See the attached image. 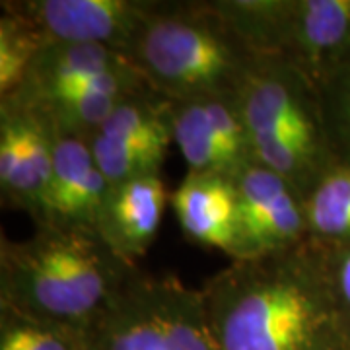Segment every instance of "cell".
<instances>
[{"label": "cell", "mask_w": 350, "mask_h": 350, "mask_svg": "<svg viewBox=\"0 0 350 350\" xmlns=\"http://www.w3.org/2000/svg\"><path fill=\"white\" fill-rule=\"evenodd\" d=\"M238 251L236 259H255L310 239L306 200L284 177L251 162L236 177Z\"/></svg>", "instance_id": "8"}, {"label": "cell", "mask_w": 350, "mask_h": 350, "mask_svg": "<svg viewBox=\"0 0 350 350\" xmlns=\"http://www.w3.org/2000/svg\"><path fill=\"white\" fill-rule=\"evenodd\" d=\"M174 135L187 174L234 179L253 162L238 96L174 101Z\"/></svg>", "instance_id": "10"}, {"label": "cell", "mask_w": 350, "mask_h": 350, "mask_svg": "<svg viewBox=\"0 0 350 350\" xmlns=\"http://www.w3.org/2000/svg\"><path fill=\"white\" fill-rule=\"evenodd\" d=\"M0 350H25L18 327L6 313H0Z\"/></svg>", "instance_id": "22"}, {"label": "cell", "mask_w": 350, "mask_h": 350, "mask_svg": "<svg viewBox=\"0 0 350 350\" xmlns=\"http://www.w3.org/2000/svg\"><path fill=\"white\" fill-rule=\"evenodd\" d=\"M125 55L172 101L238 96L259 59L211 0H158Z\"/></svg>", "instance_id": "3"}, {"label": "cell", "mask_w": 350, "mask_h": 350, "mask_svg": "<svg viewBox=\"0 0 350 350\" xmlns=\"http://www.w3.org/2000/svg\"><path fill=\"white\" fill-rule=\"evenodd\" d=\"M185 238L204 250L222 251L236 259L238 206L234 179L218 174H187L170 197Z\"/></svg>", "instance_id": "15"}, {"label": "cell", "mask_w": 350, "mask_h": 350, "mask_svg": "<svg viewBox=\"0 0 350 350\" xmlns=\"http://www.w3.org/2000/svg\"><path fill=\"white\" fill-rule=\"evenodd\" d=\"M315 241V239H313ZM323 265H325L329 286L337 301L338 313L345 321L350 337V241L342 243H321Z\"/></svg>", "instance_id": "20"}, {"label": "cell", "mask_w": 350, "mask_h": 350, "mask_svg": "<svg viewBox=\"0 0 350 350\" xmlns=\"http://www.w3.org/2000/svg\"><path fill=\"white\" fill-rule=\"evenodd\" d=\"M10 315V313H6ZM20 331L25 350H84L92 335H80L70 329L31 323L10 315Z\"/></svg>", "instance_id": "21"}, {"label": "cell", "mask_w": 350, "mask_h": 350, "mask_svg": "<svg viewBox=\"0 0 350 350\" xmlns=\"http://www.w3.org/2000/svg\"><path fill=\"white\" fill-rule=\"evenodd\" d=\"M98 350H222L200 288L137 269L94 333Z\"/></svg>", "instance_id": "5"}, {"label": "cell", "mask_w": 350, "mask_h": 350, "mask_svg": "<svg viewBox=\"0 0 350 350\" xmlns=\"http://www.w3.org/2000/svg\"><path fill=\"white\" fill-rule=\"evenodd\" d=\"M342 350H350V337H349V340H347V345H345V349Z\"/></svg>", "instance_id": "24"}, {"label": "cell", "mask_w": 350, "mask_h": 350, "mask_svg": "<svg viewBox=\"0 0 350 350\" xmlns=\"http://www.w3.org/2000/svg\"><path fill=\"white\" fill-rule=\"evenodd\" d=\"M158 0H4L45 43L103 45L125 53Z\"/></svg>", "instance_id": "9"}, {"label": "cell", "mask_w": 350, "mask_h": 350, "mask_svg": "<svg viewBox=\"0 0 350 350\" xmlns=\"http://www.w3.org/2000/svg\"><path fill=\"white\" fill-rule=\"evenodd\" d=\"M51 133L53 174L36 226L94 230L109 183L100 172L90 140Z\"/></svg>", "instance_id": "12"}, {"label": "cell", "mask_w": 350, "mask_h": 350, "mask_svg": "<svg viewBox=\"0 0 350 350\" xmlns=\"http://www.w3.org/2000/svg\"><path fill=\"white\" fill-rule=\"evenodd\" d=\"M310 239L350 241V167L333 165L306 197Z\"/></svg>", "instance_id": "17"}, {"label": "cell", "mask_w": 350, "mask_h": 350, "mask_svg": "<svg viewBox=\"0 0 350 350\" xmlns=\"http://www.w3.org/2000/svg\"><path fill=\"white\" fill-rule=\"evenodd\" d=\"M53 174L49 126L38 115L0 107V195L2 204L36 222Z\"/></svg>", "instance_id": "11"}, {"label": "cell", "mask_w": 350, "mask_h": 350, "mask_svg": "<svg viewBox=\"0 0 350 350\" xmlns=\"http://www.w3.org/2000/svg\"><path fill=\"white\" fill-rule=\"evenodd\" d=\"M84 350H98V347H96V342H94V335H92V338L88 340V345L84 347Z\"/></svg>", "instance_id": "23"}, {"label": "cell", "mask_w": 350, "mask_h": 350, "mask_svg": "<svg viewBox=\"0 0 350 350\" xmlns=\"http://www.w3.org/2000/svg\"><path fill=\"white\" fill-rule=\"evenodd\" d=\"M0 12V100H6L22 84L47 43L22 16L4 6Z\"/></svg>", "instance_id": "18"}, {"label": "cell", "mask_w": 350, "mask_h": 350, "mask_svg": "<svg viewBox=\"0 0 350 350\" xmlns=\"http://www.w3.org/2000/svg\"><path fill=\"white\" fill-rule=\"evenodd\" d=\"M172 193L162 174L133 177L109 185L103 199L96 232L123 261L137 265L148 253Z\"/></svg>", "instance_id": "14"}, {"label": "cell", "mask_w": 350, "mask_h": 350, "mask_svg": "<svg viewBox=\"0 0 350 350\" xmlns=\"http://www.w3.org/2000/svg\"><path fill=\"white\" fill-rule=\"evenodd\" d=\"M280 59L317 86L350 59V0H292Z\"/></svg>", "instance_id": "13"}, {"label": "cell", "mask_w": 350, "mask_h": 350, "mask_svg": "<svg viewBox=\"0 0 350 350\" xmlns=\"http://www.w3.org/2000/svg\"><path fill=\"white\" fill-rule=\"evenodd\" d=\"M94 230L36 226L27 239H0V313L94 335L137 273Z\"/></svg>", "instance_id": "2"}, {"label": "cell", "mask_w": 350, "mask_h": 350, "mask_svg": "<svg viewBox=\"0 0 350 350\" xmlns=\"http://www.w3.org/2000/svg\"><path fill=\"white\" fill-rule=\"evenodd\" d=\"M172 144H175L174 101L150 86L119 101L90 138L94 160L109 185L162 174Z\"/></svg>", "instance_id": "7"}, {"label": "cell", "mask_w": 350, "mask_h": 350, "mask_svg": "<svg viewBox=\"0 0 350 350\" xmlns=\"http://www.w3.org/2000/svg\"><path fill=\"white\" fill-rule=\"evenodd\" d=\"M200 292L222 350H342L349 340L313 239L230 261Z\"/></svg>", "instance_id": "1"}, {"label": "cell", "mask_w": 350, "mask_h": 350, "mask_svg": "<svg viewBox=\"0 0 350 350\" xmlns=\"http://www.w3.org/2000/svg\"><path fill=\"white\" fill-rule=\"evenodd\" d=\"M317 96L333 165L350 167V59L317 84Z\"/></svg>", "instance_id": "19"}, {"label": "cell", "mask_w": 350, "mask_h": 350, "mask_svg": "<svg viewBox=\"0 0 350 350\" xmlns=\"http://www.w3.org/2000/svg\"><path fill=\"white\" fill-rule=\"evenodd\" d=\"M259 59H280L292 0H211Z\"/></svg>", "instance_id": "16"}, {"label": "cell", "mask_w": 350, "mask_h": 350, "mask_svg": "<svg viewBox=\"0 0 350 350\" xmlns=\"http://www.w3.org/2000/svg\"><path fill=\"white\" fill-rule=\"evenodd\" d=\"M253 162L284 177L306 199L333 167L317 86L284 59L253 64L238 94Z\"/></svg>", "instance_id": "4"}, {"label": "cell", "mask_w": 350, "mask_h": 350, "mask_svg": "<svg viewBox=\"0 0 350 350\" xmlns=\"http://www.w3.org/2000/svg\"><path fill=\"white\" fill-rule=\"evenodd\" d=\"M146 86V80L121 51L103 45L49 43L18 90L0 100V107L45 117L96 94H133Z\"/></svg>", "instance_id": "6"}]
</instances>
